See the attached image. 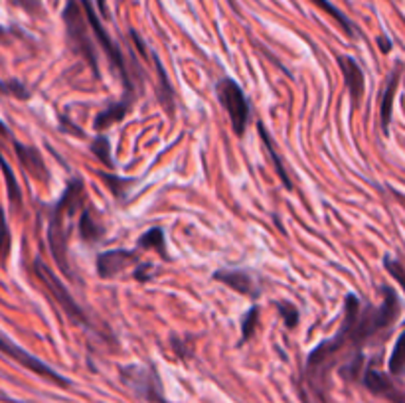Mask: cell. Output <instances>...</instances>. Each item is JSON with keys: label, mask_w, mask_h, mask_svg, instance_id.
I'll use <instances>...</instances> for the list:
<instances>
[{"label": "cell", "mask_w": 405, "mask_h": 403, "mask_svg": "<svg viewBox=\"0 0 405 403\" xmlns=\"http://www.w3.org/2000/svg\"><path fill=\"white\" fill-rule=\"evenodd\" d=\"M277 311L281 314L283 323L287 325V328H297L299 325V311L293 302H287V300H279L277 302Z\"/></svg>", "instance_id": "24"}, {"label": "cell", "mask_w": 405, "mask_h": 403, "mask_svg": "<svg viewBox=\"0 0 405 403\" xmlns=\"http://www.w3.org/2000/svg\"><path fill=\"white\" fill-rule=\"evenodd\" d=\"M34 273H36V277L42 281V285L50 291V295H52L53 299H55V302L62 307V311L66 312L74 325L89 326V318H87L85 311L79 307L78 302H76V299L71 297V293L66 289V285L55 277V273H53L52 269H50L42 259L34 261Z\"/></svg>", "instance_id": "4"}, {"label": "cell", "mask_w": 405, "mask_h": 403, "mask_svg": "<svg viewBox=\"0 0 405 403\" xmlns=\"http://www.w3.org/2000/svg\"><path fill=\"white\" fill-rule=\"evenodd\" d=\"M378 44H379V48H381V52L384 53H388L390 50H392V42L386 38V36H379Z\"/></svg>", "instance_id": "32"}, {"label": "cell", "mask_w": 405, "mask_h": 403, "mask_svg": "<svg viewBox=\"0 0 405 403\" xmlns=\"http://www.w3.org/2000/svg\"><path fill=\"white\" fill-rule=\"evenodd\" d=\"M137 261H139V255L132 249H111V251H103L97 255L95 269L101 279H113L127 267L137 265Z\"/></svg>", "instance_id": "8"}, {"label": "cell", "mask_w": 405, "mask_h": 403, "mask_svg": "<svg viewBox=\"0 0 405 403\" xmlns=\"http://www.w3.org/2000/svg\"><path fill=\"white\" fill-rule=\"evenodd\" d=\"M313 4H316L320 10H325V12L328 14V16H332L336 22H338L340 26H342V30L346 32V36H354V26H352V22L346 18V14L344 12H340L338 8L330 2V0H311Z\"/></svg>", "instance_id": "22"}, {"label": "cell", "mask_w": 405, "mask_h": 403, "mask_svg": "<svg viewBox=\"0 0 405 403\" xmlns=\"http://www.w3.org/2000/svg\"><path fill=\"white\" fill-rule=\"evenodd\" d=\"M79 4H81V8H83V14H85V20H87V24L92 28L93 36L97 38L99 42V46L103 48L105 53H107V58L111 60V64L117 67V71L121 74V79H123V85H125V99L127 101H131L135 99V95H132V81L129 78V69H127V62H125V58H123V53L119 50V46L111 40V36L107 34V30L103 28V22H101V18L97 16L95 12V8H93V4L89 0H79Z\"/></svg>", "instance_id": "3"}, {"label": "cell", "mask_w": 405, "mask_h": 403, "mask_svg": "<svg viewBox=\"0 0 405 403\" xmlns=\"http://www.w3.org/2000/svg\"><path fill=\"white\" fill-rule=\"evenodd\" d=\"M216 92H218V97H220L223 109H225V113L230 117L234 132H236L237 137H243L249 121V103L243 89L239 87V83L234 81V79L223 78L218 81Z\"/></svg>", "instance_id": "5"}, {"label": "cell", "mask_w": 405, "mask_h": 403, "mask_svg": "<svg viewBox=\"0 0 405 403\" xmlns=\"http://www.w3.org/2000/svg\"><path fill=\"white\" fill-rule=\"evenodd\" d=\"M89 148H92V153L97 156V160L103 164L105 169H115V162H113V156H111V143H109V139L105 135L95 137L93 143L89 144Z\"/></svg>", "instance_id": "20"}, {"label": "cell", "mask_w": 405, "mask_h": 403, "mask_svg": "<svg viewBox=\"0 0 405 403\" xmlns=\"http://www.w3.org/2000/svg\"><path fill=\"white\" fill-rule=\"evenodd\" d=\"M95 2H97V8H99L101 16H103L105 20H109L111 14H109V8H107V0H95Z\"/></svg>", "instance_id": "31"}, {"label": "cell", "mask_w": 405, "mask_h": 403, "mask_svg": "<svg viewBox=\"0 0 405 403\" xmlns=\"http://www.w3.org/2000/svg\"><path fill=\"white\" fill-rule=\"evenodd\" d=\"M119 374H121V379L125 381V386H129L137 395L153 403H166L162 397L160 379L155 370L144 368V366H123Z\"/></svg>", "instance_id": "7"}, {"label": "cell", "mask_w": 405, "mask_h": 403, "mask_svg": "<svg viewBox=\"0 0 405 403\" xmlns=\"http://www.w3.org/2000/svg\"><path fill=\"white\" fill-rule=\"evenodd\" d=\"M137 246L141 249H155L162 259H169V253H166V239H164L162 228H150V230H146V232L141 235V239H139Z\"/></svg>", "instance_id": "18"}, {"label": "cell", "mask_w": 405, "mask_h": 403, "mask_svg": "<svg viewBox=\"0 0 405 403\" xmlns=\"http://www.w3.org/2000/svg\"><path fill=\"white\" fill-rule=\"evenodd\" d=\"M257 320H259V309L257 307H251L248 314H245V318H243V323H241V344L253 336Z\"/></svg>", "instance_id": "26"}, {"label": "cell", "mask_w": 405, "mask_h": 403, "mask_svg": "<svg viewBox=\"0 0 405 403\" xmlns=\"http://www.w3.org/2000/svg\"><path fill=\"white\" fill-rule=\"evenodd\" d=\"M83 202V180L74 178L67 184L66 192L55 202L52 216H50V225H48V241H50V251H52L53 261L62 269V273L67 277H74L67 261V243H69V225L67 218L74 216V212L79 208Z\"/></svg>", "instance_id": "1"}, {"label": "cell", "mask_w": 405, "mask_h": 403, "mask_svg": "<svg viewBox=\"0 0 405 403\" xmlns=\"http://www.w3.org/2000/svg\"><path fill=\"white\" fill-rule=\"evenodd\" d=\"M364 386H366L368 390L372 391L374 395L386 397V400H390V402L393 403H404V400H402V391L397 390L392 384V379L386 376V374H381L379 370H374V368L366 370V374H364Z\"/></svg>", "instance_id": "12"}, {"label": "cell", "mask_w": 405, "mask_h": 403, "mask_svg": "<svg viewBox=\"0 0 405 403\" xmlns=\"http://www.w3.org/2000/svg\"><path fill=\"white\" fill-rule=\"evenodd\" d=\"M153 273H155L153 263H141V265H137V269H135V279L141 281V283H146V281L153 279Z\"/></svg>", "instance_id": "30"}, {"label": "cell", "mask_w": 405, "mask_h": 403, "mask_svg": "<svg viewBox=\"0 0 405 403\" xmlns=\"http://www.w3.org/2000/svg\"><path fill=\"white\" fill-rule=\"evenodd\" d=\"M0 170H2V176H4V182H6V192H8V198L12 202L14 206H20L22 204V190H20V184L14 176V170L10 169V164L6 162V158L0 151Z\"/></svg>", "instance_id": "19"}, {"label": "cell", "mask_w": 405, "mask_h": 403, "mask_svg": "<svg viewBox=\"0 0 405 403\" xmlns=\"http://www.w3.org/2000/svg\"><path fill=\"white\" fill-rule=\"evenodd\" d=\"M0 95H12L18 99H28L30 97L26 85H22L20 81H2V79H0Z\"/></svg>", "instance_id": "27"}, {"label": "cell", "mask_w": 405, "mask_h": 403, "mask_svg": "<svg viewBox=\"0 0 405 403\" xmlns=\"http://www.w3.org/2000/svg\"><path fill=\"white\" fill-rule=\"evenodd\" d=\"M155 65H157L158 83H160V87H158V101L162 103L164 111L170 113V117H172V113H174V92H172L169 76H166V71H164V67H162L157 55H155Z\"/></svg>", "instance_id": "17"}, {"label": "cell", "mask_w": 405, "mask_h": 403, "mask_svg": "<svg viewBox=\"0 0 405 403\" xmlns=\"http://www.w3.org/2000/svg\"><path fill=\"white\" fill-rule=\"evenodd\" d=\"M129 109H131V101H127V99H123V101H119V103H113L111 107H107L103 109L97 117H95V129L97 130H103L109 129L111 125H115V123H121L125 115L129 113Z\"/></svg>", "instance_id": "15"}, {"label": "cell", "mask_w": 405, "mask_h": 403, "mask_svg": "<svg viewBox=\"0 0 405 403\" xmlns=\"http://www.w3.org/2000/svg\"><path fill=\"white\" fill-rule=\"evenodd\" d=\"M10 249H12V235H10L6 214H4V209L0 206V267L6 265L8 255H10Z\"/></svg>", "instance_id": "21"}, {"label": "cell", "mask_w": 405, "mask_h": 403, "mask_svg": "<svg viewBox=\"0 0 405 403\" xmlns=\"http://www.w3.org/2000/svg\"><path fill=\"white\" fill-rule=\"evenodd\" d=\"M99 176L103 178V182L109 186V190L117 198H125L127 192L131 190V186L135 184L132 178H121V176H111V174H105V172H99Z\"/></svg>", "instance_id": "23"}, {"label": "cell", "mask_w": 405, "mask_h": 403, "mask_svg": "<svg viewBox=\"0 0 405 403\" xmlns=\"http://www.w3.org/2000/svg\"><path fill=\"white\" fill-rule=\"evenodd\" d=\"M12 6L16 8H22L24 12H28L30 16H42L44 14V4L42 0H8Z\"/></svg>", "instance_id": "28"}, {"label": "cell", "mask_w": 405, "mask_h": 403, "mask_svg": "<svg viewBox=\"0 0 405 403\" xmlns=\"http://www.w3.org/2000/svg\"><path fill=\"white\" fill-rule=\"evenodd\" d=\"M212 277H214V281L223 283L225 286L234 289L236 293L249 297V299H257L259 293H261V286L257 285L253 275L248 273V271H241V269H220Z\"/></svg>", "instance_id": "9"}, {"label": "cell", "mask_w": 405, "mask_h": 403, "mask_svg": "<svg viewBox=\"0 0 405 403\" xmlns=\"http://www.w3.org/2000/svg\"><path fill=\"white\" fill-rule=\"evenodd\" d=\"M399 81H402V65H397L392 71V76L388 79V85L384 89V97H381V107H379V113H381V129L384 132L390 130V123H392V111H393V99H395V93L399 87Z\"/></svg>", "instance_id": "14"}, {"label": "cell", "mask_w": 405, "mask_h": 403, "mask_svg": "<svg viewBox=\"0 0 405 403\" xmlns=\"http://www.w3.org/2000/svg\"><path fill=\"white\" fill-rule=\"evenodd\" d=\"M338 65L342 69V76L346 81V87L350 93V101H352L354 109H358L362 105L364 99V87H366V81H364V71L360 64L354 60L352 55H338Z\"/></svg>", "instance_id": "10"}, {"label": "cell", "mask_w": 405, "mask_h": 403, "mask_svg": "<svg viewBox=\"0 0 405 403\" xmlns=\"http://www.w3.org/2000/svg\"><path fill=\"white\" fill-rule=\"evenodd\" d=\"M257 130H259V137H261L263 144H265V148H267V153H269V158H271V162H273L275 172H277V174H279V178L283 180L285 188L291 190V188H293V184H291V178L287 176V170H285V166H283L281 156L277 155V151H275V144H273V139H271V135H269L267 129L263 127V123H257Z\"/></svg>", "instance_id": "16"}, {"label": "cell", "mask_w": 405, "mask_h": 403, "mask_svg": "<svg viewBox=\"0 0 405 403\" xmlns=\"http://www.w3.org/2000/svg\"><path fill=\"white\" fill-rule=\"evenodd\" d=\"M0 352H2L4 356H8L10 360H14L16 364L26 368V370H30V372L36 374V376L52 381L55 386H62V388H67V386H69V379H66L60 372H55L52 366L42 362V360L36 358L34 354H30V352L24 350L22 346H18V344H16L14 340L8 338L2 330H0Z\"/></svg>", "instance_id": "6"}, {"label": "cell", "mask_w": 405, "mask_h": 403, "mask_svg": "<svg viewBox=\"0 0 405 403\" xmlns=\"http://www.w3.org/2000/svg\"><path fill=\"white\" fill-rule=\"evenodd\" d=\"M79 237L85 243H97L99 239H103L105 235V223L99 218V212L93 208L92 204L85 206V209L79 216Z\"/></svg>", "instance_id": "13"}, {"label": "cell", "mask_w": 405, "mask_h": 403, "mask_svg": "<svg viewBox=\"0 0 405 403\" xmlns=\"http://www.w3.org/2000/svg\"><path fill=\"white\" fill-rule=\"evenodd\" d=\"M64 22H66V32L69 44H71V50L79 53L87 62V65L92 67L93 76L99 78L95 44H93L92 34H89V24L85 20V14H83L79 0H67L66 8H64Z\"/></svg>", "instance_id": "2"}, {"label": "cell", "mask_w": 405, "mask_h": 403, "mask_svg": "<svg viewBox=\"0 0 405 403\" xmlns=\"http://www.w3.org/2000/svg\"><path fill=\"white\" fill-rule=\"evenodd\" d=\"M384 263H386V269L393 275V279H395L399 285H404L405 273H404V265H402V261L393 259V257H390V255H386V257H384Z\"/></svg>", "instance_id": "29"}, {"label": "cell", "mask_w": 405, "mask_h": 403, "mask_svg": "<svg viewBox=\"0 0 405 403\" xmlns=\"http://www.w3.org/2000/svg\"><path fill=\"white\" fill-rule=\"evenodd\" d=\"M404 334H399L395 340V346H393L392 358H390V372L393 376H399L404 372Z\"/></svg>", "instance_id": "25"}, {"label": "cell", "mask_w": 405, "mask_h": 403, "mask_svg": "<svg viewBox=\"0 0 405 403\" xmlns=\"http://www.w3.org/2000/svg\"><path fill=\"white\" fill-rule=\"evenodd\" d=\"M12 144L16 158H18V162L22 164V169L26 170L32 178L40 180V182L46 184L50 182V170L46 166V162H44V158L40 155L38 148H34V146H30V144L18 143V141H14V139Z\"/></svg>", "instance_id": "11"}]
</instances>
